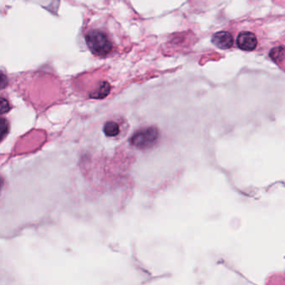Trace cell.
I'll list each match as a JSON object with an SVG mask.
<instances>
[{"label": "cell", "mask_w": 285, "mask_h": 285, "mask_svg": "<svg viewBox=\"0 0 285 285\" xmlns=\"http://www.w3.org/2000/svg\"><path fill=\"white\" fill-rule=\"evenodd\" d=\"M158 138V130L154 127H148L138 130L131 136L130 143L139 149H147L155 144Z\"/></svg>", "instance_id": "obj_2"}, {"label": "cell", "mask_w": 285, "mask_h": 285, "mask_svg": "<svg viewBox=\"0 0 285 285\" xmlns=\"http://www.w3.org/2000/svg\"><path fill=\"white\" fill-rule=\"evenodd\" d=\"M7 121L3 118L1 120V138H5V134L7 133Z\"/></svg>", "instance_id": "obj_9"}, {"label": "cell", "mask_w": 285, "mask_h": 285, "mask_svg": "<svg viewBox=\"0 0 285 285\" xmlns=\"http://www.w3.org/2000/svg\"><path fill=\"white\" fill-rule=\"evenodd\" d=\"M211 42L219 49H227L231 48L234 43V39L231 34L222 31V32L216 33L212 36Z\"/></svg>", "instance_id": "obj_4"}, {"label": "cell", "mask_w": 285, "mask_h": 285, "mask_svg": "<svg viewBox=\"0 0 285 285\" xmlns=\"http://www.w3.org/2000/svg\"><path fill=\"white\" fill-rule=\"evenodd\" d=\"M111 91V86L107 82H101V86L96 90V92H94L91 95V97L96 99H102L105 98L106 96H108Z\"/></svg>", "instance_id": "obj_5"}, {"label": "cell", "mask_w": 285, "mask_h": 285, "mask_svg": "<svg viewBox=\"0 0 285 285\" xmlns=\"http://www.w3.org/2000/svg\"><path fill=\"white\" fill-rule=\"evenodd\" d=\"M258 41L253 33L242 32L237 39V44L240 49L246 51H251L255 49Z\"/></svg>", "instance_id": "obj_3"}, {"label": "cell", "mask_w": 285, "mask_h": 285, "mask_svg": "<svg viewBox=\"0 0 285 285\" xmlns=\"http://www.w3.org/2000/svg\"><path fill=\"white\" fill-rule=\"evenodd\" d=\"M10 106L5 99H1V113L5 114L10 111Z\"/></svg>", "instance_id": "obj_8"}, {"label": "cell", "mask_w": 285, "mask_h": 285, "mask_svg": "<svg viewBox=\"0 0 285 285\" xmlns=\"http://www.w3.org/2000/svg\"><path fill=\"white\" fill-rule=\"evenodd\" d=\"M104 132L107 136H116L120 132V128L116 122L108 121L104 125Z\"/></svg>", "instance_id": "obj_6"}, {"label": "cell", "mask_w": 285, "mask_h": 285, "mask_svg": "<svg viewBox=\"0 0 285 285\" xmlns=\"http://www.w3.org/2000/svg\"><path fill=\"white\" fill-rule=\"evenodd\" d=\"M270 57L275 61H280L283 57V49L282 47H277L272 49L270 52Z\"/></svg>", "instance_id": "obj_7"}, {"label": "cell", "mask_w": 285, "mask_h": 285, "mask_svg": "<svg viewBox=\"0 0 285 285\" xmlns=\"http://www.w3.org/2000/svg\"><path fill=\"white\" fill-rule=\"evenodd\" d=\"M86 43L93 54L106 55L112 49V44L107 35L100 30H92L86 37Z\"/></svg>", "instance_id": "obj_1"}]
</instances>
